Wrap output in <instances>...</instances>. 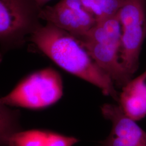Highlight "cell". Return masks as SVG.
I'll return each mask as SVG.
<instances>
[{"mask_svg":"<svg viewBox=\"0 0 146 146\" xmlns=\"http://www.w3.org/2000/svg\"><path fill=\"white\" fill-rule=\"evenodd\" d=\"M31 41L67 72L98 87L106 96L119 102V96L110 76L100 68L78 39L50 23L41 27Z\"/></svg>","mask_w":146,"mask_h":146,"instance_id":"1","label":"cell"},{"mask_svg":"<svg viewBox=\"0 0 146 146\" xmlns=\"http://www.w3.org/2000/svg\"><path fill=\"white\" fill-rule=\"evenodd\" d=\"M121 35V25L117 14L96 22L86 34L77 38L115 86L122 88L132 76L120 60Z\"/></svg>","mask_w":146,"mask_h":146,"instance_id":"2","label":"cell"},{"mask_svg":"<svg viewBox=\"0 0 146 146\" xmlns=\"http://www.w3.org/2000/svg\"><path fill=\"white\" fill-rule=\"evenodd\" d=\"M63 94L62 79L60 73L53 68H44L23 79L1 99L0 104L39 110L55 104Z\"/></svg>","mask_w":146,"mask_h":146,"instance_id":"3","label":"cell"},{"mask_svg":"<svg viewBox=\"0 0 146 146\" xmlns=\"http://www.w3.org/2000/svg\"><path fill=\"white\" fill-rule=\"evenodd\" d=\"M42 8L34 0H0L1 50L20 47L42 25Z\"/></svg>","mask_w":146,"mask_h":146,"instance_id":"4","label":"cell"},{"mask_svg":"<svg viewBox=\"0 0 146 146\" xmlns=\"http://www.w3.org/2000/svg\"><path fill=\"white\" fill-rule=\"evenodd\" d=\"M117 16L122 28L120 60L133 77L139 68V56L146 38V0H126Z\"/></svg>","mask_w":146,"mask_h":146,"instance_id":"5","label":"cell"},{"mask_svg":"<svg viewBox=\"0 0 146 146\" xmlns=\"http://www.w3.org/2000/svg\"><path fill=\"white\" fill-rule=\"evenodd\" d=\"M40 17L76 38L86 34L96 23L81 0H60L55 5H45L41 9Z\"/></svg>","mask_w":146,"mask_h":146,"instance_id":"6","label":"cell"},{"mask_svg":"<svg viewBox=\"0 0 146 146\" xmlns=\"http://www.w3.org/2000/svg\"><path fill=\"white\" fill-rule=\"evenodd\" d=\"M101 112L111 122L112 127L99 146H146V131L125 114L119 104H106Z\"/></svg>","mask_w":146,"mask_h":146,"instance_id":"7","label":"cell"},{"mask_svg":"<svg viewBox=\"0 0 146 146\" xmlns=\"http://www.w3.org/2000/svg\"><path fill=\"white\" fill-rule=\"evenodd\" d=\"M119 103L126 115L134 121L146 115V69L122 88Z\"/></svg>","mask_w":146,"mask_h":146,"instance_id":"8","label":"cell"},{"mask_svg":"<svg viewBox=\"0 0 146 146\" xmlns=\"http://www.w3.org/2000/svg\"><path fill=\"white\" fill-rule=\"evenodd\" d=\"M78 140L51 131H20L11 136L6 146H73Z\"/></svg>","mask_w":146,"mask_h":146,"instance_id":"9","label":"cell"},{"mask_svg":"<svg viewBox=\"0 0 146 146\" xmlns=\"http://www.w3.org/2000/svg\"><path fill=\"white\" fill-rule=\"evenodd\" d=\"M85 9L96 22L116 15L126 0H81Z\"/></svg>","mask_w":146,"mask_h":146,"instance_id":"10","label":"cell"},{"mask_svg":"<svg viewBox=\"0 0 146 146\" xmlns=\"http://www.w3.org/2000/svg\"><path fill=\"white\" fill-rule=\"evenodd\" d=\"M1 143L7 146L11 136L20 131L18 127V116L15 110H11L9 106L1 104Z\"/></svg>","mask_w":146,"mask_h":146,"instance_id":"11","label":"cell"},{"mask_svg":"<svg viewBox=\"0 0 146 146\" xmlns=\"http://www.w3.org/2000/svg\"><path fill=\"white\" fill-rule=\"evenodd\" d=\"M34 1L36 2V3L38 5L42 8L43 7L45 6L46 3H47L50 0H34Z\"/></svg>","mask_w":146,"mask_h":146,"instance_id":"12","label":"cell"}]
</instances>
